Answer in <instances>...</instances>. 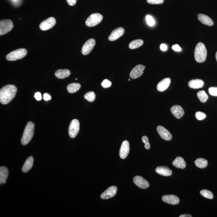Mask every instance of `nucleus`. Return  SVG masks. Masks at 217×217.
Listing matches in <instances>:
<instances>
[{
    "label": "nucleus",
    "instance_id": "f257e3e1",
    "mask_svg": "<svg viewBox=\"0 0 217 217\" xmlns=\"http://www.w3.org/2000/svg\"><path fill=\"white\" fill-rule=\"evenodd\" d=\"M17 88L15 85H8L5 86L0 90V102L6 105L11 102L15 97Z\"/></svg>",
    "mask_w": 217,
    "mask_h": 217
},
{
    "label": "nucleus",
    "instance_id": "f03ea898",
    "mask_svg": "<svg viewBox=\"0 0 217 217\" xmlns=\"http://www.w3.org/2000/svg\"><path fill=\"white\" fill-rule=\"evenodd\" d=\"M34 130V124L29 122L28 123L24 130L21 140L23 145H26L30 142L33 136Z\"/></svg>",
    "mask_w": 217,
    "mask_h": 217
},
{
    "label": "nucleus",
    "instance_id": "7ed1b4c3",
    "mask_svg": "<svg viewBox=\"0 0 217 217\" xmlns=\"http://www.w3.org/2000/svg\"><path fill=\"white\" fill-rule=\"evenodd\" d=\"M207 51L205 45L202 42L197 44L195 50V58L197 62H203L206 58Z\"/></svg>",
    "mask_w": 217,
    "mask_h": 217
},
{
    "label": "nucleus",
    "instance_id": "20e7f679",
    "mask_svg": "<svg viewBox=\"0 0 217 217\" xmlns=\"http://www.w3.org/2000/svg\"><path fill=\"white\" fill-rule=\"evenodd\" d=\"M27 53L26 49L24 48L15 50L8 54L6 58L8 61H15L17 60L22 59L26 56Z\"/></svg>",
    "mask_w": 217,
    "mask_h": 217
},
{
    "label": "nucleus",
    "instance_id": "39448f33",
    "mask_svg": "<svg viewBox=\"0 0 217 217\" xmlns=\"http://www.w3.org/2000/svg\"><path fill=\"white\" fill-rule=\"evenodd\" d=\"M103 19V16L101 14L95 13L91 14L87 19L85 24L87 26L93 27L100 23Z\"/></svg>",
    "mask_w": 217,
    "mask_h": 217
},
{
    "label": "nucleus",
    "instance_id": "423d86ee",
    "mask_svg": "<svg viewBox=\"0 0 217 217\" xmlns=\"http://www.w3.org/2000/svg\"><path fill=\"white\" fill-rule=\"evenodd\" d=\"M13 24L12 21L9 19H4L0 21V35L8 33L12 29Z\"/></svg>",
    "mask_w": 217,
    "mask_h": 217
},
{
    "label": "nucleus",
    "instance_id": "0eeeda50",
    "mask_svg": "<svg viewBox=\"0 0 217 217\" xmlns=\"http://www.w3.org/2000/svg\"><path fill=\"white\" fill-rule=\"evenodd\" d=\"M80 130V123L78 119L72 120L70 124L68 134L71 138H75L78 135Z\"/></svg>",
    "mask_w": 217,
    "mask_h": 217
},
{
    "label": "nucleus",
    "instance_id": "6e6552de",
    "mask_svg": "<svg viewBox=\"0 0 217 217\" xmlns=\"http://www.w3.org/2000/svg\"><path fill=\"white\" fill-rule=\"evenodd\" d=\"M56 24V20L53 17H50L42 21L40 24V28L41 30H48L53 28Z\"/></svg>",
    "mask_w": 217,
    "mask_h": 217
},
{
    "label": "nucleus",
    "instance_id": "1a4fd4ad",
    "mask_svg": "<svg viewBox=\"0 0 217 217\" xmlns=\"http://www.w3.org/2000/svg\"><path fill=\"white\" fill-rule=\"evenodd\" d=\"M95 40L94 39L88 40L83 45L82 53L83 55H87L89 54L93 49L95 45Z\"/></svg>",
    "mask_w": 217,
    "mask_h": 217
},
{
    "label": "nucleus",
    "instance_id": "9d476101",
    "mask_svg": "<svg viewBox=\"0 0 217 217\" xmlns=\"http://www.w3.org/2000/svg\"><path fill=\"white\" fill-rule=\"evenodd\" d=\"M145 68V66L141 65H137L131 71L130 77L132 79H135L139 77L143 74Z\"/></svg>",
    "mask_w": 217,
    "mask_h": 217
},
{
    "label": "nucleus",
    "instance_id": "9b49d317",
    "mask_svg": "<svg viewBox=\"0 0 217 217\" xmlns=\"http://www.w3.org/2000/svg\"><path fill=\"white\" fill-rule=\"evenodd\" d=\"M117 188L116 186H112L109 187L103 193L101 194V198L102 199H107L112 198L116 195Z\"/></svg>",
    "mask_w": 217,
    "mask_h": 217
},
{
    "label": "nucleus",
    "instance_id": "f8f14e48",
    "mask_svg": "<svg viewBox=\"0 0 217 217\" xmlns=\"http://www.w3.org/2000/svg\"><path fill=\"white\" fill-rule=\"evenodd\" d=\"M157 130L160 136L163 139L167 141L171 140L172 139V135L171 133L164 127L159 125L157 128Z\"/></svg>",
    "mask_w": 217,
    "mask_h": 217
},
{
    "label": "nucleus",
    "instance_id": "ddd939ff",
    "mask_svg": "<svg viewBox=\"0 0 217 217\" xmlns=\"http://www.w3.org/2000/svg\"><path fill=\"white\" fill-rule=\"evenodd\" d=\"M130 152V144L128 141L123 142L119 151V156L121 158L125 159L128 156Z\"/></svg>",
    "mask_w": 217,
    "mask_h": 217
},
{
    "label": "nucleus",
    "instance_id": "4468645a",
    "mask_svg": "<svg viewBox=\"0 0 217 217\" xmlns=\"http://www.w3.org/2000/svg\"><path fill=\"white\" fill-rule=\"evenodd\" d=\"M133 181L135 185L141 189H147L149 186V184L148 181L142 177L139 176L135 177L134 178Z\"/></svg>",
    "mask_w": 217,
    "mask_h": 217
},
{
    "label": "nucleus",
    "instance_id": "2eb2a0df",
    "mask_svg": "<svg viewBox=\"0 0 217 217\" xmlns=\"http://www.w3.org/2000/svg\"><path fill=\"white\" fill-rule=\"evenodd\" d=\"M125 32V30L122 27H119L116 29H114L111 32L110 35L108 39L111 41L116 40L120 37L122 36Z\"/></svg>",
    "mask_w": 217,
    "mask_h": 217
},
{
    "label": "nucleus",
    "instance_id": "dca6fc26",
    "mask_svg": "<svg viewBox=\"0 0 217 217\" xmlns=\"http://www.w3.org/2000/svg\"><path fill=\"white\" fill-rule=\"evenodd\" d=\"M171 111L172 115L178 119L182 118L185 114L183 109L181 106L178 105L172 106L171 109Z\"/></svg>",
    "mask_w": 217,
    "mask_h": 217
},
{
    "label": "nucleus",
    "instance_id": "f3484780",
    "mask_svg": "<svg viewBox=\"0 0 217 217\" xmlns=\"http://www.w3.org/2000/svg\"><path fill=\"white\" fill-rule=\"evenodd\" d=\"M162 200L164 202L171 205H177L179 202L178 197L172 195H164L162 197Z\"/></svg>",
    "mask_w": 217,
    "mask_h": 217
},
{
    "label": "nucleus",
    "instance_id": "a211bd4d",
    "mask_svg": "<svg viewBox=\"0 0 217 217\" xmlns=\"http://www.w3.org/2000/svg\"><path fill=\"white\" fill-rule=\"evenodd\" d=\"M170 83V78H165L158 83L157 86V89L160 92L165 91L169 86Z\"/></svg>",
    "mask_w": 217,
    "mask_h": 217
},
{
    "label": "nucleus",
    "instance_id": "6ab92c4d",
    "mask_svg": "<svg viewBox=\"0 0 217 217\" xmlns=\"http://www.w3.org/2000/svg\"><path fill=\"white\" fill-rule=\"evenodd\" d=\"M156 172L159 175L164 176H170L172 174V171L168 167L165 166L158 167L156 169Z\"/></svg>",
    "mask_w": 217,
    "mask_h": 217
},
{
    "label": "nucleus",
    "instance_id": "aec40b11",
    "mask_svg": "<svg viewBox=\"0 0 217 217\" xmlns=\"http://www.w3.org/2000/svg\"><path fill=\"white\" fill-rule=\"evenodd\" d=\"M198 19L202 24L204 25H208V26H212L214 24L213 21L209 17L204 14H198Z\"/></svg>",
    "mask_w": 217,
    "mask_h": 217
},
{
    "label": "nucleus",
    "instance_id": "412c9836",
    "mask_svg": "<svg viewBox=\"0 0 217 217\" xmlns=\"http://www.w3.org/2000/svg\"><path fill=\"white\" fill-rule=\"evenodd\" d=\"M34 163V158L32 156H29L27 158L22 167V171L24 173L28 172L32 168Z\"/></svg>",
    "mask_w": 217,
    "mask_h": 217
},
{
    "label": "nucleus",
    "instance_id": "4be33fe9",
    "mask_svg": "<svg viewBox=\"0 0 217 217\" xmlns=\"http://www.w3.org/2000/svg\"><path fill=\"white\" fill-rule=\"evenodd\" d=\"M204 84V81L202 80L194 79L190 81L188 85L189 87L193 89H198L203 87Z\"/></svg>",
    "mask_w": 217,
    "mask_h": 217
},
{
    "label": "nucleus",
    "instance_id": "5701e85b",
    "mask_svg": "<svg viewBox=\"0 0 217 217\" xmlns=\"http://www.w3.org/2000/svg\"><path fill=\"white\" fill-rule=\"evenodd\" d=\"M71 75V72L68 69H59L55 73V76L60 79L68 77Z\"/></svg>",
    "mask_w": 217,
    "mask_h": 217
},
{
    "label": "nucleus",
    "instance_id": "b1692460",
    "mask_svg": "<svg viewBox=\"0 0 217 217\" xmlns=\"http://www.w3.org/2000/svg\"><path fill=\"white\" fill-rule=\"evenodd\" d=\"M8 176V168L5 167H1L0 168V184H5L6 182V180Z\"/></svg>",
    "mask_w": 217,
    "mask_h": 217
},
{
    "label": "nucleus",
    "instance_id": "393cba45",
    "mask_svg": "<svg viewBox=\"0 0 217 217\" xmlns=\"http://www.w3.org/2000/svg\"><path fill=\"white\" fill-rule=\"evenodd\" d=\"M172 165L177 168L184 169L186 167V164L183 158L181 157H177L172 162Z\"/></svg>",
    "mask_w": 217,
    "mask_h": 217
},
{
    "label": "nucleus",
    "instance_id": "a878e982",
    "mask_svg": "<svg viewBox=\"0 0 217 217\" xmlns=\"http://www.w3.org/2000/svg\"><path fill=\"white\" fill-rule=\"evenodd\" d=\"M81 87L80 84L78 83H72L68 85L67 88L69 93H73L79 90Z\"/></svg>",
    "mask_w": 217,
    "mask_h": 217
},
{
    "label": "nucleus",
    "instance_id": "bb28decb",
    "mask_svg": "<svg viewBox=\"0 0 217 217\" xmlns=\"http://www.w3.org/2000/svg\"><path fill=\"white\" fill-rule=\"evenodd\" d=\"M195 165L198 168H204L208 165V161L203 158H198L195 161Z\"/></svg>",
    "mask_w": 217,
    "mask_h": 217
},
{
    "label": "nucleus",
    "instance_id": "cd10ccee",
    "mask_svg": "<svg viewBox=\"0 0 217 217\" xmlns=\"http://www.w3.org/2000/svg\"><path fill=\"white\" fill-rule=\"evenodd\" d=\"M143 41L142 40H136L133 41L129 44V48L131 49H135L139 48L143 44Z\"/></svg>",
    "mask_w": 217,
    "mask_h": 217
},
{
    "label": "nucleus",
    "instance_id": "c85d7f7f",
    "mask_svg": "<svg viewBox=\"0 0 217 217\" xmlns=\"http://www.w3.org/2000/svg\"><path fill=\"white\" fill-rule=\"evenodd\" d=\"M197 96L200 101L203 103L206 102L208 98V95L204 91H199L197 93Z\"/></svg>",
    "mask_w": 217,
    "mask_h": 217
},
{
    "label": "nucleus",
    "instance_id": "c756f323",
    "mask_svg": "<svg viewBox=\"0 0 217 217\" xmlns=\"http://www.w3.org/2000/svg\"><path fill=\"white\" fill-rule=\"evenodd\" d=\"M96 95L93 91L87 93L84 95V98L89 102H92L95 100Z\"/></svg>",
    "mask_w": 217,
    "mask_h": 217
},
{
    "label": "nucleus",
    "instance_id": "7c9ffc66",
    "mask_svg": "<svg viewBox=\"0 0 217 217\" xmlns=\"http://www.w3.org/2000/svg\"><path fill=\"white\" fill-rule=\"evenodd\" d=\"M200 193L202 196L208 198V199H212L213 198V195L212 192L209 190H203L200 191Z\"/></svg>",
    "mask_w": 217,
    "mask_h": 217
},
{
    "label": "nucleus",
    "instance_id": "2f4dec72",
    "mask_svg": "<svg viewBox=\"0 0 217 217\" xmlns=\"http://www.w3.org/2000/svg\"><path fill=\"white\" fill-rule=\"evenodd\" d=\"M195 116L197 119L199 120H202L206 117V114L203 112H201V111L197 112L195 114Z\"/></svg>",
    "mask_w": 217,
    "mask_h": 217
},
{
    "label": "nucleus",
    "instance_id": "473e14b6",
    "mask_svg": "<svg viewBox=\"0 0 217 217\" xmlns=\"http://www.w3.org/2000/svg\"><path fill=\"white\" fill-rule=\"evenodd\" d=\"M146 20L147 23L151 26H153L155 25V22L153 18L151 15H148L146 16Z\"/></svg>",
    "mask_w": 217,
    "mask_h": 217
},
{
    "label": "nucleus",
    "instance_id": "72a5a7b5",
    "mask_svg": "<svg viewBox=\"0 0 217 217\" xmlns=\"http://www.w3.org/2000/svg\"><path fill=\"white\" fill-rule=\"evenodd\" d=\"M142 142L145 144V148L146 149H149L151 147V145L148 142V137L146 136H144L142 138Z\"/></svg>",
    "mask_w": 217,
    "mask_h": 217
},
{
    "label": "nucleus",
    "instance_id": "f704fd0d",
    "mask_svg": "<svg viewBox=\"0 0 217 217\" xmlns=\"http://www.w3.org/2000/svg\"><path fill=\"white\" fill-rule=\"evenodd\" d=\"M111 85H112V83L108 79L104 80L101 83V85L105 88L109 87L111 86Z\"/></svg>",
    "mask_w": 217,
    "mask_h": 217
},
{
    "label": "nucleus",
    "instance_id": "c9c22d12",
    "mask_svg": "<svg viewBox=\"0 0 217 217\" xmlns=\"http://www.w3.org/2000/svg\"><path fill=\"white\" fill-rule=\"evenodd\" d=\"M210 95L213 96H217V87H211L208 90Z\"/></svg>",
    "mask_w": 217,
    "mask_h": 217
},
{
    "label": "nucleus",
    "instance_id": "e433bc0d",
    "mask_svg": "<svg viewBox=\"0 0 217 217\" xmlns=\"http://www.w3.org/2000/svg\"><path fill=\"white\" fill-rule=\"evenodd\" d=\"M164 1V0H147V2L150 4H161Z\"/></svg>",
    "mask_w": 217,
    "mask_h": 217
},
{
    "label": "nucleus",
    "instance_id": "4c0bfd02",
    "mask_svg": "<svg viewBox=\"0 0 217 217\" xmlns=\"http://www.w3.org/2000/svg\"><path fill=\"white\" fill-rule=\"evenodd\" d=\"M172 48L174 50L177 51V52H180L181 50V47L178 44H175V45H172Z\"/></svg>",
    "mask_w": 217,
    "mask_h": 217
},
{
    "label": "nucleus",
    "instance_id": "58836bf2",
    "mask_svg": "<svg viewBox=\"0 0 217 217\" xmlns=\"http://www.w3.org/2000/svg\"><path fill=\"white\" fill-rule=\"evenodd\" d=\"M34 98H35V99H36L37 101H40L41 98H42V97H41L40 93H36L35 94V95H34Z\"/></svg>",
    "mask_w": 217,
    "mask_h": 217
},
{
    "label": "nucleus",
    "instance_id": "ea45409f",
    "mask_svg": "<svg viewBox=\"0 0 217 217\" xmlns=\"http://www.w3.org/2000/svg\"><path fill=\"white\" fill-rule=\"evenodd\" d=\"M67 2L70 6H73L76 4L77 0H66Z\"/></svg>",
    "mask_w": 217,
    "mask_h": 217
},
{
    "label": "nucleus",
    "instance_id": "a19ab883",
    "mask_svg": "<svg viewBox=\"0 0 217 217\" xmlns=\"http://www.w3.org/2000/svg\"><path fill=\"white\" fill-rule=\"evenodd\" d=\"M51 98V96L48 93H45L44 95V100L47 101L50 100Z\"/></svg>",
    "mask_w": 217,
    "mask_h": 217
},
{
    "label": "nucleus",
    "instance_id": "79ce46f5",
    "mask_svg": "<svg viewBox=\"0 0 217 217\" xmlns=\"http://www.w3.org/2000/svg\"><path fill=\"white\" fill-rule=\"evenodd\" d=\"M160 49L161 50L163 51H166L167 49V45L165 44H161L160 45Z\"/></svg>",
    "mask_w": 217,
    "mask_h": 217
},
{
    "label": "nucleus",
    "instance_id": "37998d69",
    "mask_svg": "<svg viewBox=\"0 0 217 217\" xmlns=\"http://www.w3.org/2000/svg\"><path fill=\"white\" fill-rule=\"evenodd\" d=\"M191 215L189 214H184L180 215L179 217H191Z\"/></svg>",
    "mask_w": 217,
    "mask_h": 217
},
{
    "label": "nucleus",
    "instance_id": "c03bdc74",
    "mask_svg": "<svg viewBox=\"0 0 217 217\" xmlns=\"http://www.w3.org/2000/svg\"><path fill=\"white\" fill-rule=\"evenodd\" d=\"M215 58H216V60L217 62V52L216 53V54H215Z\"/></svg>",
    "mask_w": 217,
    "mask_h": 217
},
{
    "label": "nucleus",
    "instance_id": "a18cd8bd",
    "mask_svg": "<svg viewBox=\"0 0 217 217\" xmlns=\"http://www.w3.org/2000/svg\"><path fill=\"white\" fill-rule=\"evenodd\" d=\"M128 81H130V79H128Z\"/></svg>",
    "mask_w": 217,
    "mask_h": 217
}]
</instances>
